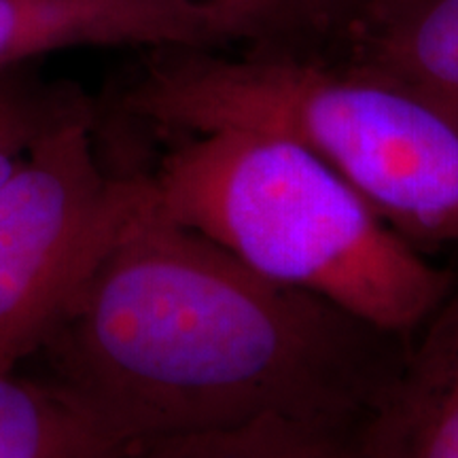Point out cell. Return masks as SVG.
Segmentation results:
<instances>
[{
    "label": "cell",
    "mask_w": 458,
    "mask_h": 458,
    "mask_svg": "<svg viewBox=\"0 0 458 458\" xmlns=\"http://www.w3.org/2000/svg\"><path fill=\"white\" fill-rule=\"evenodd\" d=\"M219 13L227 37L261 34L293 17L314 13V0H204Z\"/></svg>",
    "instance_id": "8fae6325"
},
{
    "label": "cell",
    "mask_w": 458,
    "mask_h": 458,
    "mask_svg": "<svg viewBox=\"0 0 458 458\" xmlns=\"http://www.w3.org/2000/svg\"><path fill=\"white\" fill-rule=\"evenodd\" d=\"M363 15L359 66L458 105V0H388Z\"/></svg>",
    "instance_id": "52a82bcc"
},
{
    "label": "cell",
    "mask_w": 458,
    "mask_h": 458,
    "mask_svg": "<svg viewBox=\"0 0 458 458\" xmlns=\"http://www.w3.org/2000/svg\"><path fill=\"white\" fill-rule=\"evenodd\" d=\"M227 38L202 0H0V71L83 45L189 49Z\"/></svg>",
    "instance_id": "5b68a950"
},
{
    "label": "cell",
    "mask_w": 458,
    "mask_h": 458,
    "mask_svg": "<svg viewBox=\"0 0 458 458\" xmlns=\"http://www.w3.org/2000/svg\"><path fill=\"white\" fill-rule=\"evenodd\" d=\"M113 458H363L359 428L263 418L249 425L119 442Z\"/></svg>",
    "instance_id": "9c48e42d"
},
{
    "label": "cell",
    "mask_w": 458,
    "mask_h": 458,
    "mask_svg": "<svg viewBox=\"0 0 458 458\" xmlns=\"http://www.w3.org/2000/svg\"><path fill=\"white\" fill-rule=\"evenodd\" d=\"M123 106L157 128H250L310 148L405 240L458 246V105L391 74L176 54Z\"/></svg>",
    "instance_id": "3957f363"
},
{
    "label": "cell",
    "mask_w": 458,
    "mask_h": 458,
    "mask_svg": "<svg viewBox=\"0 0 458 458\" xmlns=\"http://www.w3.org/2000/svg\"><path fill=\"white\" fill-rule=\"evenodd\" d=\"M140 179L142 172L105 170L88 108L51 130L0 187V371L38 352L122 225Z\"/></svg>",
    "instance_id": "277c9868"
},
{
    "label": "cell",
    "mask_w": 458,
    "mask_h": 458,
    "mask_svg": "<svg viewBox=\"0 0 458 458\" xmlns=\"http://www.w3.org/2000/svg\"><path fill=\"white\" fill-rule=\"evenodd\" d=\"M185 136L148 174L157 206L259 276L403 342L454 284L297 140L250 128Z\"/></svg>",
    "instance_id": "7a4b0ae2"
},
{
    "label": "cell",
    "mask_w": 458,
    "mask_h": 458,
    "mask_svg": "<svg viewBox=\"0 0 458 458\" xmlns=\"http://www.w3.org/2000/svg\"><path fill=\"white\" fill-rule=\"evenodd\" d=\"M117 442L43 376L0 371V458H113Z\"/></svg>",
    "instance_id": "ba28073f"
},
{
    "label": "cell",
    "mask_w": 458,
    "mask_h": 458,
    "mask_svg": "<svg viewBox=\"0 0 458 458\" xmlns=\"http://www.w3.org/2000/svg\"><path fill=\"white\" fill-rule=\"evenodd\" d=\"M405 342L276 284L139 193L34 357L114 442L263 418L360 428Z\"/></svg>",
    "instance_id": "6da1fadb"
},
{
    "label": "cell",
    "mask_w": 458,
    "mask_h": 458,
    "mask_svg": "<svg viewBox=\"0 0 458 458\" xmlns=\"http://www.w3.org/2000/svg\"><path fill=\"white\" fill-rule=\"evenodd\" d=\"M382 3H388V0H314V11H325L327 7H344V4H348V7L360 9L365 13V11L374 9Z\"/></svg>",
    "instance_id": "7c38bea8"
},
{
    "label": "cell",
    "mask_w": 458,
    "mask_h": 458,
    "mask_svg": "<svg viewBox=\"0 0 458 458\" xmlns=\"http://www.w3.org/2000/svg\"><path fill=\"white\" fill-rule=\"evenodd\" d=\"M363 458H458V278L359 428Z\"/></svg>",
    "instance_id": "8992f818"
},
{
    "label": "cell",
    "mask_w": 458,
    "mask_h": 458,
    "mask_svg": "<svg viewBox=\"0 0 458 458\" xmlns=\"http://www.w3.org/2000/svg\"><path fill=\"white\" fill-rule=\"evenodd\" d=\"M88 108L74 91L38 79L30 64L0 71V187L51 130Z\"/></svg>",
    "instance_id": "30bf717a"
}]
</instances>
